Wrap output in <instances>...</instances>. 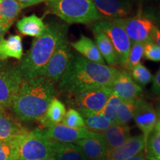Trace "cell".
<instances>
[{"instance_id": "obj_6", "label": "cell", "mask_w": 160, "mask_h": 160, "mask_svg": "<svg viewBox=\"0 0 160 160\" xmlns=\"http://www.w3.org/2000/svg\"><path fill=\"white\" fill-rule=\"evenodd\" d=\"M23 80L19 65L0 60V111L11 107Z\"/></svg>"}, {"instance_id": "obj_2", "label": "cell", "mask_w": 160, "mask_h": 160, "mask_svg": "<svg viewBox=\"0 0 160 160\" xmlns=\"http://www.w3.org/2000/svg\"><path fill=\"white\" fill-rule=\"evenodd\" d=\"M57 93L55 83L45 77L23 80L12 103V109L21 121H39Z\"/></svg>"}, {"instance_id": "obj_41", "label": "cell", "mask_w": 160, "mask_h": 160, "mask_svg": "<svg viewBox=\"0 0 160 160\" xmlns=\"http://www.w3.org/2000/svg\"><path fill=\"white\" fill-rule=\"evenodd\" d=\"M45 160H56L55 157H53V156H52V157H50L48 158H47V159H45Z\"/></svg>"}, {"instance_id": "obj_15", "label": "cell", "mask_w": 160, "mask_h": 160, "mask_svg": "<svg viewBox=\"0 0 160 160\" xmlns=\"http://www.w3.org/2000/svg\"><path fill=\"white\" fill-rule=\"evenodd\" d=\"M146 144L142 134L131 136L123 145L108 151L101 160H128L145 151Z\"/></svg>"}, {"instance_id": "obj_20", "label": "cell", "mask_w": 160, "mask_h": 160, "mask_svg": "<svg viewBox=\"0 0 160 160\" xmlns=\"http://www.w3.org/2000/svg\"><path fill=\"white\" fill-rule=\"evenodd\" d=\"M17 28L20 33L24 36H28L38 38L45 33L46 25L42 18L32 14L24 17L17 22Z\"/></svg>"}, {"instance_id": "obj_33", "label": "cell", "mask_w": 160, "mask_h": 160, "mask_svg": "<svg viewBox=\"0 0 160 160\" xmlns=\"http://www.w3.org/2000/svg\"><path fill=\"white\" fill-rule=\"evenodd\" d=\"M0 160H16L15 146L13 139L0 141Z\"/></svg>"}, {"instance_id": "obj_16", "label": "cell", "mask_w": 160, "mask_h": 160, "mask_svg": "<svg viewBox=\"0 0 160 160\" xmlns=\"http://www.w3.org/2000/svg\"><path fill=\"white\" fill-rule=\"evenodd\" d=\"M82 150L87 160H101L107 153V148L101 133L78 140L74 143Z\"/></svg>"}, {"instance_id": "obj_38", "label": "cell", "mask_w": 160, "mask_h": 160, "mask_svg": "<svg viewBox=\"0 0 160 160\" xmlns=\"http://www.w3.org/2000/svg\"><path fill=\"white\" fill-rule=\"evenodd\" d=\"M128 160H148V159L147 157H146L145 153L142 152V153H139V154L135 156V157H132L131 159Z\"/></svg>"}, {"instance_id": "obj_28", "label": "cell", "mask_w": 160, "mask_h": 160, "mask_svg": "<svg viewBox=\"0 0 160 160\" xmlns=\"http://www.w3.org/2000/svg\"><path fill=\"white\" fill-rule=\"evenodd\" d=\"M121 102L122 100L117 95L112 93L104 105L103 108L99 111L106 119L109 120L112 125L117 122V113Z\"/></svg>"}, {"instance_id": "obj_23", "label": "cell", "mask_w": 160, "mask_h": 160, "mask_svg": "<svg viewBox=\"0 0 160 160\" xmlns=\"http://www.w3.org/2000/svg\"><path fill=\"white\" fill-rule=\"evenodd\" d=\"M26 128L5 111H0V141H9Z\"/></svg>"}, {"instance_id": "obj_22", "label": "cell", "mask_w": 160, "mask_h": 160, "mask_svg": "<svg viewBox=\"0 0 160 160\" xmlns=\"http://www.w3.org/2000/svg\"><path fill=\"white\" fill-rule=\"evenodd\" d=\"M66 111H67L65 105L55 97L51 102L45 114L39 121L43 127L48 128L52 126L61 123Z\"/></svg>"}, {"instance_id": "obj_35", "label": "cell", "mask_w": 160, "mask_h": 160, "mask_svg": "<svg viewBox=\"0 0 160 160\" xmlns=\"http://www.w3.org/2000/svg\"><path fill=\"white\" fill-rule=\"evenodd\" d=\"M153 85H152V91L155 95L160 97V68L157 72L156 75L153 77Z\"/></svg>"}, {"instance_id": "obj_27", "label": "cell", "mask_w": 160, "mask_h": 160, "mask_svg": "<svg viewBox=\"0 0 160 160\" xmlns=\"http://www.w3.org/2000/svg\"><path fill=\"white\" fill-rule=\"evenodd\" d=\"M145 151L148 160H160V126L158 125L147 140Z\"/></svg>"}, {"instance_id": "obj_30", "label": "cell", "mask_w": 160, "mask_h": 160, "mask_svg": "<svg viewBox=\"0 0 160 160\" xmlns=\"http://www.w3.org/2000/svg\"><path fill=\"white\" fill-rule=\"evenodd\" d=\"M136 102L122 101L117 113V122L119 125H128L133 119Z\"/></svg>"}, {"instance_id": "obj_5", "label": "cell", "mask_w": 160, "mask_h": 160, "mask_svg": "<svg viewBox=\"0 0 160 160\" xmlns=\"http://www.w3.org/2000/svg\"><path fill=\"white\" fill-rule=\"evenodd\" d=\"M16 160H45L53 156V141L43 131L25 129L14 139Z\"/></svg>"}, {"instance_id": "obj_14", "label": "cell", "mask_w": 160, "mask_h": 160, "mask_svg": "<svg viewBox=\"0 0 160 160\" xmlns=\"http://www.w3.org/2000/svg\"><path fill=\"white\" fill-rule=\"evenodd\" d=\"M43 133L49 139L61 143H75L78 140L95 134L94 132L89 131L86 128H75L63 125L62 123L50 127L43 131Z\"/></svg>"}, {"instance_id": "obj_24", "label": "cell", "mask_w": 160, "mask_h": 160, "mask_svg": "<svg viewBox=\"0 0 160 160\" xmlns=\"http://www.w3.org/2000/svg\"><path fill=\"white\" fill-rule=\"evenodd\" d=\"M18 0H0V22L8 30L22 10Z\"/></svg>"}, {"instance_id": "obj_25", "label": "cell", "mask_w": 160, "mask_h": 160, "mask_svg": "<svg viewBox=\"0 0 160 160\" xmlns=\"http://www.w3.org/2000/svg\"><path fill=\"white\" fill-rule=\"evenodd\" d=\"M53 157L56 160H87L82 150L74 143L53 142Z\"/></svg>"}, {"instance_id": "obj_40", "label": "cell", "mask_w": 160, "mask_h": 160, "mask_svg": "<svg viewBox=\"0 0 160 160\" xmlns=\"http://www.w3.org/2000/svg\"><path fill=\"white\" fill-rule=\"evenodd\" d=\"M156 111H157V117H158V122L157 125L160 126V104L158 105V107L157 108V109H156Z\"/></svg>"}, {"instance_id": "obj_21", "label": "cell", "mask_w": 160, "mask_h": 160, "mask_svg": "<svg viewBox=\"0 0 160 160\" xmlns=\"http://www.w3.org/2000/svg\"><path fill=\"white\" fill-rule=\"evenodd\" d=\"M23 53L22 39L19 35L10 36L0 41V60L5 61L8 58L21 60Z\"/></svg>"}, {"instance_id": "obj_12", "label": "cell", "mask_w": 160, "mask_h": 160, "mask_svg": "<svg viewBox=\"0 0 160 160\" xmlns=\"http://www.w3.org/2000/svg\"><path fill=\"white\" fill-rule=\"evenodd\" d=\"M133 119L136 125L142 131V134L148 140L158 122L157 111L153 105L141 97L138 99L136 101Z\"/></svg>"}, {"instance_id": "obj_31", "label": "cell", "mask_w": 160, "mask_h": 160, "mask_svg": "<svg viewBox=\"0 0 160 160\" xmlns=\"http://www.w3.org/2000/svg\"><path fill=\"white\" fill-rule=\"evenodd\" d=\"M132 78L139 86H145L153 80V75L145 65L139 63L130 72Z\"/></svg>"}, {"instance_id": "obj_11", "label": "cell", "mask_w": 160, "mask_h": 160, "mask_svg": "<svg viewBox=\"0 0 160 160\" xmlns=\"http://www.w3.org/2000/svg\"><path fill=\"white\" fill-rule=\"evenodd\" d=\"M111 88L113 93L122 101L136 102L142 93L141 86L136 82L126 70H117Z\"/></svg>"}, {"instance_id": "obj_36", "label": "cell", "mask_w": 160, "mask_h": 160, "mask_svg": "<svg viewBox=\"0 0 160 160\" xmlns=\"http://www.w3.org/2000/svg\"><path fill=\"white\" fill-rule=\"evenodd\" d=\"M18 1L21 4L22 8H25L37 5L42 2H46V0H18Z\"/></svg>"}, {"instance_id": "obj_18", "label": "cell", "mask_w": 160, "mask_h": 160, "mask_svg": "<svg viewBox=\"0 0 160 160\" xmlns=\"http://www.w3.org/2000/svg\"><path fill=\"white\" fill-rule=\"evenodd\" d=\"M105 141L107 152L119 147L131 137V129L128 125L113 124L101 133Z\"/></svg>"}, {"instance_id": "obj_34", "label": "cell", "mask_w": 160, "mask_h": 160, "mask_svg": "<svg viewBox=\"0 0 160 160\" xmlns=\"http://www.w3.org/2000/svg\"><path fill=\"white\" fill-rule=\"evenodd\" d=\"M144 57L148 60L160 62V47L153 40L144 44Z\"/></svg>"}, {"instance_id": "obj_29", "label": "cell", "mask_w": 160, "mask_h": 160, "mask_svg": "<svg viewBox=\"0 0 160 160\" xmlns=\"http://www.w3.org/2000/svg\"><path fill=\"white\" fill-rule=\"evenodd\" d=\"M144 57V44L132 43L130 49L128 57L126 62L125 68L126 71L131 72L134 67L141 63Z\"/></svg>"}, {"instance_id": "obj_1", "label": "cell", "mask_w": 160, "mask_h": 160, "mask_svg": "<svg viewBox=\"0 0 160 160\" xmlns=\"http://www.w3.org/2000/svg\"><path fill=\"white\" fill-rule=\"evenodd\" d=\"M117 72L116 68L93 62L79 54H73L59 81V87L71 96L92 88L111 87Z\"/></svg>"}, {"instance_id": "obj_37", "label": "cell", "mask_w": 160, "mask_h": 160, "mask_svg": "<svg viewBox=\"0 0 160 160\" xmlns=\"http://www.w3.org/2000/svg\"><path fill=\"white\" fill-rule=\"evenodd\" d=\"M152 40L160 47V29L156 26L152 31Z\"/></svg>"}, {"instance_id": "obj_7", "label": "cell", "mask_w": 160, "mask_h": 160, "mask_svg": "<svg viewBox=\"0 0 160 160\" xmlns=\"http://www.w3.org/2000/svg\"><path fill=\"white\" fill-rule=\"evenodd\" d=\"M95 24L109 38L119 57V64L125 68L132 42L121 19H101Z\"/></svg>"}, {"instance_id": "obj_8", "label": "cell", "mask_w": 160, "mask_h": 160, "mask_svg": "<svg viewBox=\"0 0 160 160\" xmlns=\"http://www.w3.org/2000/svg\"><path fill=\"white\" fill-rule=\"evenodd\" d=\"M111 87L92 88L72 96L73 108L81 114L97 113L103 108L106 102L112 94Z\"/></svg>"}, {"instance_id": "obj_4", "label": "cell", "mask_w": 160, "mask_h": 160, "mask_svg": "<svg viewBox=\"0 0 160 160\" xmlns=\"http://www.w3.org/2000/svg\"><path fill=\"white\" fill-rule=\"evenodd\" d=\"M48 11L66 23L91 24L102 19L92 0H46Z\"/></svg>"}, {"instance_id": "obj_10", "label": "cell", "mask_w": 160, "mask_h": 160, "mask_svg": "<svg viewBox=\"0 0 160 160\" xmlns=\"http://www.w3.org/2000/svg\"><path fill=\"white\" fill-rule=\"evenodd\" d=\"M121 22L132 43L145 44L152 41V31L155 25L149 18L139 13L121 19Z\"/></svg>"}, {"instance_id": "obj_26", "label": "cell", "mask_w": 160, "mask_h": 160, "mask_svg": "<svg viewBox=\"0 0 160 160\" xmlns=\"http://www.w3.org/2000/svg\"><path fill=\"white\" fill-rule=\"evenodd\" d=\"M81 115L85 121L86 128L94 133H102L112 125L100 112L83 113Z\"/></svg>"}, {"instance_id": "obj_3", "label": "cell", "mask_w": 160, "mask_h": 160, "mask_svg": "<svg viewBox=\"0 0 160 160\" xmlns=\"http://www.w3.org/2000/svg\"><path fill=\"white\" fill-rule=\"evenodd\" d=\"M67 35L65 23L57 21L46 25L45 33L33 39L31 48L19 64L24 80L39 77L59 46L67 39Z\"/></svg>"}, {"instance_id": "obj_19", "label": "cell", "mask_w": 160, "mask_h": 160, "mask_svg": "<svg viewBox=\"0 0 160 160\" xmlns=\"http://www.w3.org/2000/svg\"><path fill=\"white\" fill-rule=\"evenodd\" d=\"M71 45L79 53V55L82 56L89 61L101 65H105V60L100 53L95 42L89 37L81 35L79 39L74 42L71 43Z\"/></svg>"}, {"instance_id": "obj_39", "label": "cell", "mask_w": 160, "mask_h": 160, "mask_svg": "<svg viewBox=\"0 0 160 160\" xmlns=\"http://www.w3.org/2000/svg\"><path fill=\"white\" fill-rule=\"evenodd\" d=\"M8 31V30L6 28L5 26L1 23V22H0V41L4 39V36H5V33Z\"/></svg>"}, {"instance_id": "obj_17", "label": "cell", "mask_w": 160, "mask_h": 160, "mask_svg": "<svg viewBox=\"0 0 160 160\" xmlns=\"http://www.w3.org/2000/svg\"><path fill=\"white\" fill-rule=\"evenodd\" d=\"M91 29L94 36L96 45L105 62L108 64L109 66L113 68L120 65L117 52L107 35L96 25L95 22L92 24Z\"/></svg>"}, {"instance_id": "obj_13", "label": "cell", "mask_w": 160, "mask_h": 160, "mask_svg": "<svg viewBox=\"0 0 160 160\" xmlns=\"http://www.w3.org/2000/svg\"><path fill=\"white\" fill-rule=\"evenodd\" d=\"M102 19H121L133 12L132 0H92Z\"/></svg>"}, {"instance_id": "obj_9", "label": "cell", "mask_w": 160, "mask_h": 160, "mask_svg": "<svg viewBox=\"0 0 160 160\" xmlns=\"http://www.w3.org/2000/svg\"><path fill=\"white\" fill-rule=\"evenodd\" d=\"M73 57L68 39L59 46L39 77H45L53 82H58L67 69L68 65Z\"/></svg>"}, {"instance_id": "obj_32", "label": "cell", "mask_w": 160, "mask_h": 160, "mask_svg": "<svg viewBox=\"0 0 160 160\" xmlns=\"http://www.w3.org/2000/svg\"><path fill=\"white\" fill-rule=\"evenodd\" d=\"M62 123L68 127L75 128H85V121L82 116L74 108H70L68 111H66Z\"/></svg>"}]
</instances>
